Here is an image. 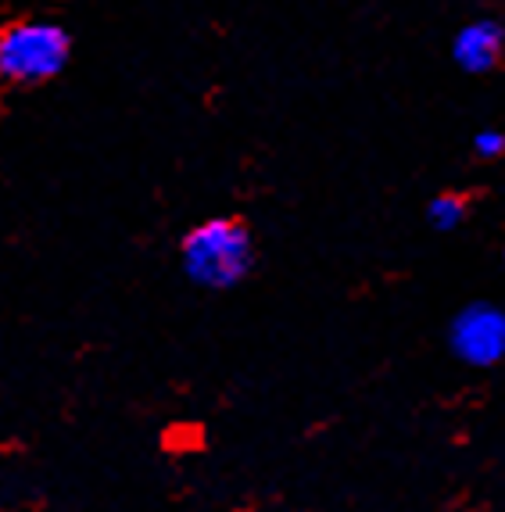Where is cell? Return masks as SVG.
Wrapping results in <instances>:
<instances>
[{
	"label": "cell",
	"instance_id": "obj_1",
	"mask_svg": "<svg viewBox=\"0 0 505 512\" xmlns=\"http://www.w3.org/2000/svg\"><path fill=\"white\" fill-rule=\"evenodd\" d=\"M183 273L205 291H230L251 273L255 240L237 219H205L183 237Z\"/></svg>",
	"mask_w": 505,
	"mask_h": 512
},
{
	"label": "cell",
	"instance_id": "obj_2",
	"mask_svg": "<svg viewBox=\"0 0 505 512\" xmlns=\"http://www.w3.org/2000/svg\"><path fill=\"white\" fill-rule=\"evenodd\" d=\"M72 40L58 22H15L0 33V83L36 86L58 76L69 65Z\"/></svg>",
	"mask_w": 505,
	"mask_h": 512
},
{
	"label": "cell",
	"instance_id": "obj_3",
	"mask_svg": "<svg viewBox=\"0 0 505 512\" xmlns=\"http://www.w3.org/2000/svg\"><path fill=\"white\" fill-rule=\"evenodd\" d=\"M448 344L455 359L473 369H491L505 362V308L488 301L466 305L448 326Z\"/></svg>",
	"mask_w": 505,
	"mask_h": 512
},
{
	"label": "cell",
	"instance_id": "obj_4",
	"mask_svg": "<svg viewBox=\"0 0 505 512\" xmlns=\"http://www.w3.org/2000/svg\"><path fill=\"white\" fill-rule=\"evenodd\" d=\"M505 54V29L495 18H473L466 22L452 40V58L455 65L470 76H484L502 65Z\"/></svg>",
	"mask_w": 505,
	"mask_h": 512
},
{
	"label": "cell",
	"instance_id": "obj_5",
	"mask_svg": "<svg viewBox=\"0 0 505 512\" xmlns=\"http://www.w3.org/2000/svg\"><path fill=\"white\" fill-rule=\"evenodd\" d=\"M427 219H430V226H434V230H441V233L459 230V226H463V219H466V201L459 194L434 197V201H430V208H427Z\"/></svg>",
	"mask_w": 505,
	"mask_h": 512
},
{
	"label": "cell",
	"instance_id": "obj_6",
	"mask_svg": "<svg viewBox=\"0 0 505 512\" xmlns=\"http://www.w3.org/2000/svg\"><path fill=\"white\" fill-rule=\"evenodd\" d=\"M473 151L480 158H502L505 154V133L502 129H480L477 137H473Z\"/></svg>",
	"mask_w": 505,
	"mask_h": 512
}]
</instances>
